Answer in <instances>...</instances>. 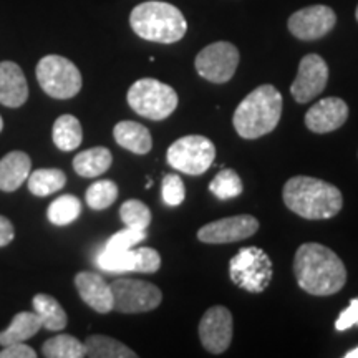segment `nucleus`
I'll return each mask as SVG.
<instances>
[{
  "label": "nucleus",
  "mask_w": 358,
  "mask_h": 358,
  "mask_svg": "<svg viewBox=\"0 0 358 358\" xmlns=\"http://www.w3.org/2000/svg\"><path fill=\"white\" fill-rule=\"evenodd\" d=\"M113 163L108 148L96 146L78 153L73 159V169L82 178H96L106 173Z\"/></svg>",
  "instance_id": "obj_20"
},
{
  "label": "nucleus",
  "mask_w": 358,
  "mask_h": 358,
  "mask_svg": "<svg viewBox=\"0 0 358 358\" xmlns=\"http://www.w3.org/2000/svg\"><path fill=\"white\" fill-rule=\"evenodd\" d=\"M42 352L47 358H82L85 345L73 335H57L43 343Z\"/></svg>",
  "instance_id": "obj_26"
},
{
  "label": "nucleus",
  "mask_w": 358,
  "mask_h": 358,
  "mask_svg": "<svg viewBox=\"0 0 358 358\" xmlns=\"http://www.w3.org/2000/svg\"><path fill=\"white\" fill-rule=\"evenodd\" d=\"M42 329V322L35 312H19L8 325V329L0 332V345L7 347L12 343L27 342Z\"/></svg>",
  "instance_id": "obj_21"
},
{
  "label": "nucleus",
  "mask_w": 358,
  "mask_h": 358,
  "mask_svg": "<svg viewBox=\"0 0 358 358\" xmlns=\"http://www.w3.org/2000/svg\"><path fill=\"white\" fill-rule=\"evenodd\" d=\"M34 312L37 313L42 327L50 332H60L69 324V317L57 299L47 294H37L34 297Z\"/></svg>",
  "instance_id": "obj_22"
},
{
  "label": "nucleus",
  "mask_w": 358,
  "mask_h": 358,
  "mask_svg": "<svg viewBox=\"0 0 358 358\" xmlns=\"http://www.w3.org/2000/svg\"><path fill=\"white\" fill-rule=\"evenodd\" d=\"M129 25L138 37L156 43H176L186 35L187 22L178 7L168 2H143L133 8Z\"/></svg>",
  "instance_id": "obj_4"
},
{
  "label": "nucleus",
  "mask_w": 358,
  "mask_h": 358,
  "mask_svg": "<svg viewBox=\"0 0 358 358\" xmlns=\"http://www.w3.org/2000/svg\"><path fill=\"white\" fill-rule=\"evenodd\" d=\"M15 237V231H13V224L10 219L6 216H0V248H6Z\"/></svg>",
  "instance_id": "obj_37"
},
{
  "label": "nucleus",
  "mask_w": 358,
  "mask_h": 358,
  "mask_svg": "<svg viewBox=\"0 0 358 358\" xmlns=\"http://www.w3.org/2000/svg\"><path fill=\"white\" fill-rule=\"evenodd\" d=\"M120 217H122L124 227H131V229L146 231L151 224L150 208L140 199L124 201L120 208Z\"/></svg>",
  "instance_id": "obj_30"
},
{
  "label": "nucleus",
  "mask_w": 358,
  "mask_h": 358,
  "mask_svg": "<svg viewBox=\"0 0 358 358\" xmlns=\"http://www.w3.org/2000/svg\"><path fill=\"white\" fill-rule=\"evenodd\" d=\"M348 118V105L342 98L329 96L317 101L306 115V127L313 133H330L343 127Z\"/></svg>",
  "instance_id": "obj_15"
},
{
  "label": "nucleus",
  "mask_w": 358,
  "mask_h": 358,
  "mask_svg": "<svg viewBox=\"0 0 358 358\" xmlns=\"http://www.w3.org/2000/svg\"><path fill=\"white\" fill-rule=\"evenodd\" d=\"M113 310L122 313H143L156 308L163 301V294L150 282L138 279H116L111 282Z\"/></svg>",
  "instance_id": "obj_9"
},
{
  "label": "nucleus",
  "mask_w": 358,
  "mask_h": 358,
  "mask_svg": "<svg viewBox=\"0 0 358 358\" xmlns=\"http://www.w3.org/2000/svg\"><path fill=\"white\" fill-rule=\"evenodd\" d=\"M282 95L272 85H261L239 103L232 116L237 134L244 140H257L274 131L282 116Z\"/></svg>",
  "instance_id": "obj_3"
},
{
  "label": "nucleus",
  "mask_w": 358,
  "mask_h": 358,
  "mask_svg": "<svg viewBox=\"0 0 358 358\" xmlns=\"http://www.w3.org/2000/svg\"><path fill=\"white\" fill-rule=\"evenodd\" d=\"M98 267L106 272H133L134 271V252L129 250H110L103 249L96 257Z\"/></svg>",
  "instance_id": "obj_31"
},
{
  "label": "nucleus",
  "mask_w": 358,
  "mask_h": 358,
  "mask_svg": "<svg viewBox=\"0 0 358 358\" xmlns=\"http://www.w3.org/2000/svg\"><path fill=\"white\" fill-rule=\"evenodd\" d=\"M345 358H358V347L345 353Z\"/></svg>",
  "instance_id": "obj_38"
},
{
  "label": "nucleus",
  "mask_w": 358,
  "mask_h": 358,
  "mask_svg": "<svg viewBox=\"0 0 358 358\" xmlns=\"http://www.w3.org/2000/svg\"><path fill=\"white\" fill-rule=\"evenodd\" d=\"M37 352L32 347L27 345L25 342L12 343V345L3 347V350L0 352V358H35Z\"/></svg>",
  "instance_id": "obj_36"
},
{
  "label": "nucleus",
  "mask_w": 358,
  "mask_h": 358,
  "mask_svg": "<svg viewBox=\"0 0 358 358\" xmlns=\"http://www.w3.org/2000/svg\"><path fill=\"white\" fill-rule=\"evenodd\" d=\"M216 158V146L211 140L199 134L182 136L168 148L166 159L169 166L178 171L199 176L213 166Z\"/></svg>",
  "instance_id": "obj_8"
},
{
  "label": "nucleus",
  "mask_w": 358,
  "mask_h": 358,
  "mask_svg": "<svg viewBox=\"0 0 358 358\" xmlns=\"http://www.w3.org/2000/svg\"><path fill=\"white\" fill-rule=\"evenodd\" d=\"M2 129H3V120L2 116H0V133H2Z\"/></svg>",
  "instance_id": "obj_39"
},
{
  "label": "nucleus",
  "mask_w": 358,
  "mask_h": 358,
  "mask_svg": "<svg viewBox=\"0 0 358 358\" xmlns=\"http://www.w3.org/2000/svg\"><path fill=\"white\" fill-rule=\"evenodd\" d=\"M118 198V186L111 179H101V181L93 182L87 189L85 199L92 209L101 211V209L110 208Z\"/></svg>",
  "instance_id": "obj_29"
},
{
  "label": "nucleus",
  "mask_w": 358,
  "mask_h": 358,
  "mask_svg": "<svg viewBox=\"0 0 358 358\" xmlns=\"http://www.w3.org/2000/svg\"><path fill=\"white\" fill-rule=\"evenodd\" d=\"M85 357L90 358H134L131 348L118 342V340L106 337V335H90L85 340Z\"/></svg>",
  "instance_id": "obj_24"
},
{
  "label": "nucleus",
  "mask_w": 358,
  "mask_h": 358,
  "mask_svg": "<svg viewBox=\"0 0 358 358\" xmlns=\"http://www.w3.org/2000/svg\"><path fill=\"white\" fill-rule=\"evenodd\" d=\"M272 261L261 248L241 249L229 262V275L237 287L261 294L272 280Z\"/></svg>",
  "instance_id": "obj_7"
},
{
  "label": "nucleus",
  "mask_w": 358,
  "mask_h": 358,
  "mask_svg": "<svg viewBox=\"0 0 358 358\" xmlns=\"http://www.w3.org/2000/svg\"><path fill=\"white\" fill-rule=\"evenodd\" d=\"M259 231V221L249 214L224 217L209 222L198 231V239L204 244H229L244 241Z\"/></svg>",
  "instance_id": "obj_12"
},
{
  "label": "nucleus",
  "mask_w": 358,
  "mask_h": 358,
  "mask_svg": "<svg viewBox=\"0 0 358 358\" xmlns=\"http://www.w3.org/2000/svg\"><path fill=\"white\" fill-rule=\"evenodd\" d=\"M337 24V15L327 6H310L292 13L289 30L299 40H317L325 37Z\"/></svg>",
  "instance_id": "obj_14"
},
{
  "label": "nucleus",
  "mask_w": 358,
  "mask_h": 358,
  "mask_svg": "<svg viewBox=\"0 0 358 358\" xmlns=\"http://www.w3.org/2000/svg\"><path fill=\"white\" fill-rule=\"evenodd\" d=\"M355 17H357V20H358V7H357V12H355Z\"/></svg>",
  "instance_id": "obj_40"
},
{
  "label": "nucleus",
  "mask_w": 358,
  "mask_h": 358,
  "mask_svg": "<svg viewBox=\"0 0 358 358\" xmlns=\"http://www.w3.org/2000/svg\"><path fill=\"white\" fill-rule=\"evenodd\" d=\"M329 82V66L317 53H308L301 60L297 78L294 80L290 93L297 103H308L324 92Z\"/></svg>",
  "instance_id": "obj_11"
},
{
  "label": "nucleus",
  "mask_w": 358,
  "mask_h": 358,
  "mask_svg": "<svg viewBox=\"0 0 358 358\" xmlns=\"http://www.w3.org/2000/svg\"><path fill=\"white\" fill-rule=\"evenodd\" d=\"M282 198L290 211L310 221L335 217L343 206L338 187L312 176L290 178L282 191Z\"/></svg>",
  "instance_id": "obj_2"
},
{
  "label": "nucleus",
  "mask_w": 358,
  "mask_h": 358,
  "mask_svg": "<svg viewBox=\"0 0 358 358\" xmlns=\"http://www.w3.org/2000/svg\"><path fill=\"white\" fill-rule=\"evenodd\" d=\"M37 80L48 96L69 100L82 90V73L73 62L60 55H47L37 65Z\"/></svg>",
  "instance_id": "obj_6"
},
{
  "label": "nucleus",
  "mask_w": 358,
  "mask_h": 358,
  "mask_svg": "<svg viewBox=\"0 0 358 358\" xmlns=\"http://www.w3.org/2000/svg\"><path fill=\"white\" fill-rule=\"evenodd\" d=\"M146 239V231L143 229H131V227H124L113 234L106 243L105 249L110 250H129L134 245H138Z\"/></svg>",
  "instance_id": "obj_32"
},
{
  "label": "nucleus",
  "mask_w": 358,
  "mask_h": 358,
  "mask_svg": "<svg viewBox=\"0 0 358 358\" xmlns=\"http://www.w3.org/2000/svg\"><path fill=\"white\" fill-rule=\"evenodd\" d=\"M75 287L88 307L98 313L113 310V292L111 285L96 272H78L75 277Z\"/></svg>",
  "instance_id": "obj_16"
},
{
  "label": "nucleus",
  "mask_w": 358,
  "mask_h": 358,
  "mask_svg": "<svg viewBox=\"0 0 358 358\" xmlns=\"http://www.w3.org/2000/svg\"><path fill=\"white\" fill-rule=\"evenodd\" d=\"M244 189L243 179L239 178L234 169H221L209 185V191L216 196L217 199L227 201L237 198Z\"/></svg>",
  "instance_id": "obj_28"
},
{
  "label": "nucleus",
  "mask_w": 358,
  "mask_h": 358,
  "mask_svg": "<svg viewBox=\"0 0 358 358\" xmlns=\"http://www.w3.org/2000/svg\"><path fill=\"white\" fill-rule=\"evenodd\" d=\"M52 138L60 151L69 153L77 150L83 141V129L78 118H75L73 115H62L60 118H57V122L53 123Z\"/></svg>",
  "instance_id": "obj_23"
},
{
  "label": "nucleus",
  "mask_w": 358,
  "mask_h": 358,
  "mask_svg": "<svg viewBox=\"0 0 358 358\" xmlns=\"http://www.w3.org/2000/svg\"><path fill=\"white\" fill-rule=\"evenodd\" d=\"M66 185V176L62 169L47 168V169H37L27 178V186L32 194L40 196H50L53 192L60 191L62 187Z\"/></svg>",
  "instance_id": "obj_25"
},
{
  "label": "nucleus",
  "mask_w": 358,
  "mask_h": 358,
  "mask_svg": "<svg viewBox=\"0 0 358 358\" xmlns=\"http://www.w3.org/2000/svg\"><path fill=\"white\" fill-rule=\"evenodd\" d=\"M199 338L206 350L214 355L226 352L232 340V315L229 308L222 306L208 308L199 322Z\"/></svg>",
  "instance_id": "obj_13"
},
{
  "label": "nucleus",
  "mask_w": 358,
  "mask_h": 358,
  "mask_svg": "<svg viewBox=\"0 0 358 358\" xmlns=\"http://www.w3.org/2000/svg\"><path fill=\"white\" fill-rule=\"evenodd\" d=\"M134 252V272L143 274H155L161 267V256L158 250L151 248L133 249Z\"/></svg>",
  "instance_id": "obj_34"
},
{
  "label": "nucleus",
  "mask_w": 358,
  "mask_h": 358,
  "mask_svg": "<svg viewBox=\"0 0 358 358\" xmlns=\"http://www.w3.org/2000/svg\"><path fill=\"white\" fill-rule=\"evenodd\" d=\"M294 272L299 285L317 297L334 295L347 282V268L332 249L317 243H306L294 257Z\"/></svg>",
  "instance_id": "obj_1"
},
{
  "label": "nucleus",
  "mask_w": 358,
  "mask_h": 358,
  "mask_svg": "<svg viewBox=\"0 0 358 358\" xmlns=\"http://www.w3.org/2000/svg\"><path fill=\"white\" fill-rule=\"evenodd\" d=\"M115 141L134 155H146L153 148L150 129L136 122H120L113 129Z\"/></svg>",
  "instance_id": "obj_19"
},
{
  "label": "nucleus",
  "mask_w": 358,
  "mask_h": 358,
  "mask_svg": "<svg viewBox=\"0 0 358 358\" xmlns=\"http://www.w3.org/2000/svg\"><path fill=\"white\" fill-rule=\"evenodd\" d=\"M29 98V85L24 71L13 62H0V103L19 108Z\"/></svg>",
  "instance_id": "obj_17"
},
{
  "label": "nucleus",
  "mask_w": 358,
  "mask_h": 358,
  "mask_svg": "<svg viewBox=\"0 0 358 358\" xmlns=\"http://www.w3.org/2000/svg\"><path fill=\"white\" fill-rule=\"evenodd\" d=\"M239 65V50L229 42H216L203 48L196 57L194 66L204 80L227 83Z\"/></svg>",
  "instance_id": "obj_10"
},
{
  "label": "nucleus",
  "mask_w": 358,
  "mask_h": 358,
  "mask_svg": "<svg viewBox=\"0 0 358 358\" xmlns=\"http://www.w3.org/2000/svg\"><path fill=\"white\" fill-rule=\"evenodd\" d=\"M29 155L24 151H12L0 159V191L12 192L24 185L30 174Z\"/></svg>",
  "instance_id": "obj_18"
},
{
  "label": "nucleus",
  "mask_w": 358,
  "mask_h": 358,
  "mask_svg": "<svg viewBox=\"0 0 358 358\" xmlns=\"http://www.w3.org/2000/svg\"><path fill=\"white\" fill-rule=\"evenodd\" d=\"M178 93L173 87L155 78H141L128 90V105L134 113L153 122L166 120L178 108Z\"/></svg>",
  "instance_id": "obj_5"
},
{
  "label": "nucleus",
  "mask_w": 358,
  "mask_h": 358,
  "mask_svg": "<svg viewBox=\"0 0 358 358\" xmlns=\"http://www.w3.org/2000/svg\"><path fill=\"white\" fill-rule=\"evenodd\" d=\"M161 194L166 206H179L186 198V187L182 179L178 174H166L163 179V186H161Z\"/></svg>",
  "instance_id": "obj_33"
},
{
  "label": "nucleus",
  "mask_w": 358,
  "mask_h": 358,
  "mask_svg": "<svg viewBox=\"0 0 358 358\" xmlns=\"http://www.w3.org/2000/svg\"><path fill=\"white\" fill-rule=\"evenodd\" d=\"M358 327V299H353L345 310L340 313V317L335 322V329L338 332H345V330Z\"/></svg>",
  "instance_id": "obj_35"
},
{
  "label": "nucleus",
  "mask_w": 358,
  "mask_h": 358,
  "mask_svg": "<svg viewBox=\"0 0 358 358\" xmlns=\"http://www.w3.org/2000/svg\"><path fill=\"white\" fill-rule=\"evenodd\" d=\"M82 214V203H80L78 198L71 194H65L57 198L53 203L48 206V221L55 226H66V224H71L77 221Z\"/></svg>",
  "instance_id": "obj_27"
}]
</instances>
